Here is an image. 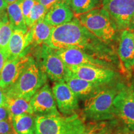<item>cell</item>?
<instances>
[{
  "instance_id": "6da1fadb",
  "label": "cell",
  "mask_w": 134,
  "mask_h": 134,
  "mask_svg": "<svg viewBox=\"0 0 134 134\" xmlns=\"http://www.w3.org/2000/svg\"><path fill=\"white\" fill-rule=\"evenodd\" d=\"M46 44L55 50L78 48L109 63L114 57L109 44L96 37L76 18L65 24L53 27Z\"/></svg>"
},
{
  "instance_id": "7a4b0ae2",
  "label": "cell",
  "mask_w": 134,
  "mask_h": 134,
  "mask_svg": "<svg viewBox=\"0 0 134 134\" xmlns=\"http://www.w3.org/2000/svg\"><path fill=\"white\" fill-rule=\"evenodd\" d=\"M123 84L105 85L98 92L85 100L82 117L84 120L101 121L115 118L113 100Z\"/></svg>"
},
{
  "instance_id": "3957f363",
  "label": "cell",
  "mask_w": 134,
  "mask_h": 134,
  "mask_svg": "<svg viewBox=\"0 0 134 134\" xmlns=\"http://www.w3.org/2000/svg\"><path fill=\"white\" fill-rule=\"evenodd\" d=\"M47 78L33 57L31 56L18 80L3 91L6 96L20 97L31 100L33 95L47 83Z\"/></svg>"
},
{
  "instance_id": "277c9868",
  "label": "cell",
  "mask_w": 134,
  "mask_h": 134,
  "mask_svg": "<svg viewBox=\"0 0 134 134\" xmlns=\"http://www.w3.org/2000/svg\"><path fill=\"white\" fill-rule=\"evenodd\" d=\"M35 134H81L85 129V120L80 114L36 115Z\"/></svg>"
},
{
  "instance_id": "5b68a950",
  "label": "cell",
  "mask_w": 134,
  "mask_h": 134,
  "mask_svg": "<svg viewBox=\"0 0 134 134\" xmlns=\"http://www.w3.org/2000/svg\"><path fill=\"white\" fill-rule=\"evenodd\" d=\"M76 18L88 31L104 42L109 44L114 39L117 27L103 8L77 15Z\"/></svg>"
},
{
  "instance_id": "8992f818",
  "label": "cell",
  "mask_w": 134,
  "mask_h": 134,
  "mask_svg": "<svg viewBox=\"0 0 134 134\" xmlns=\"http://www.w3.org/2000/svg\"><path fill=\"white\" fill-rule=\"evenodd\" d=\"M114 113L127 134H134V86L123 84L113 100Z\"/></svg>"
},
{
  "instance_id": "52a82bcc",
  "label": "cell",
  "mask_w": 134,
  "mask_h": 134,
  "mask_svg": "<svg viewBox=\"0 0 134 134\" xmlns=\"http://www.w3.org/2000/svg\"><path fill=\"white\" fill-rule=\"evenodd\" d=\"M35 54L36 58H34L47 78L53 82L65 80L68 69L58 56L56 50L42 44L38 46Z\"/></svg>"
},
{
  "instance_id": "ba28073f",
  "label": "cell",
  "mask_w": 134,
  "mask_h": 134,
  "mask_svg": "<svg viewBox=\"0 0 134 134\" xmlns=\"http://www.w3.org/2000/svg\"><path fill=\"white\" fill-rule=\"evenodd\" d=\"M105 9L117 27V30H125L134 14V0H102Z\"/></svg>"
},
{
  "instance_id": "9c48e42d",
  "label": "cell",
  "mask_w": 134,
  "mask_h": 134,
  "mask_svg": "<svg viewBox=\"0 0 134 134\" xmlns=\"http://www.w3.org/2000/svg\"><path fill=\"white\" fill-rule=\"evenodd\" d=\"M52 90L57 109L62 115L69 116L78 114L80 109L79 99L64 80L53 82Z\"/></svg>"
},
{
  "instance_id": "30bf717a",
  "label": "cell",
  "mask_w": 134,
  "mask_h": 134,
  "mask_svg": "<svg viewBox=\"0 0 134 134\" xmlns=\"http://www.w3.org/2000/svg\"><path fill=\"white\" fill-rule=\"evenodd\" d=\"M70 73L78 78L92 83L107 85L116 76L117 73L111 68L95 66H67Z\"/></svg>"
},
{
  "instance_id": "8fae6325",
  "label": "cell",
  "mask_w": 134,
  "mask_h": 134,
  "mask_svg": "<svg viewBox=\"0 0 134 134\" xmlns=\"http://www.w3.org/2000/svg\"><path fill=\"white\" fill-rule=\"evenodd\" d=\"M56 52L66 66L88 65L110 68L109 62L95 57L78 48L56 50Z\"/></svg>"
},
{
  "instance_id": "7c38bea8",
  "label": "cell",
  "mask_w": 134,
  "mask_h": 134,
  "mask_svg": "<svg viewBox=\"0 0 134 134\" xmlns=\"http://www.w3.org/2000/svg\"><path fill=\"white\" fill-rule=\"evenodd\" d=\"M30 103L35 115H59L51 87L46 83L32 97Z\"/></svg>"
},
{
  "instance_id": "4fadbf2b",
  "label": "cell",
  "mask_w": 134,
  "mask_h": 134,
  "mask_svg": "<svg viewBox=\"0 0 134 134\" xmlns=\"http://www.w3.org/2000/svg\"><path fill=\"white\" fill-rule=\"evenodd\" d=\"M30 58L31 55L26 54L6 61L0 73V88L3 91L18 80Z\"/></svg>"
},
{
  "instance_id": "5bb4252c",
  "label": "cell",
  "mask_w": 134,
  "mask_h": 134,
  "mask_svg": "<svg viewBox=\"0 0 134 134\" xmlns=\"http://www.w3.org/2000/svg\"><path fill=\"white\" fill-rule=\"evenodd\" d=\"M117 54L125 71L130 73L134 70V41L133 32L123 30L117 48Z\"/></svg>"
},
{
  "instance_id": "9a60e30c",
  "label": "cell",
  "mask_w": 134,
  "mask_h": 134,
  "mask_svg": "<svg viewBox=\"0 0 134 134\" xmlns=\"http://www.w3.org/2000/svg\"><path fill=\"white\" fill-rule=\"evenodd\" d=\"M64 81L78 99L83 100L96 94L105 85L92 83L78 78L72 75L69 70Z\"/></svg>"
},
{
  "instance_id": "2e32d148",
  "label": "cell",
  "mask_w": 134,
  "mask_h": 134,
  "mask_svg": "<svg viewBox=\"0 0 134 134\" xmlns=\"http://www.w3.org/2000/svg\"><path fill=\"white\" fill-rule=\"evenodd\" d=\"M31 46L29 31L14 29L8 42L7 50L8 60H12L24 55L26 50Z\"/></svg>"
},
{
  "instance_id": "e0dca14e",
  "label": "cell",
  "mask_w": 134,
  "mask_h": 134,
  "mask_svg": "<svg viewBox=\"0 0 134 134\" xmlns=\"http://www.w3.org/2000/svg\"><path fill=\"white\" fill-rule=\"evenodd\" d=\"M81 134H127L117 119L101 121H90Z\"/></svg>"
},
{
  "instance_id": "ac0fdd59",
  "label": "cell",
  "mask_w": 134,
  "mask_h": 134,
  "mask_svg": "<svg viewBox=\"0 0 134 134\" xmlns=\"http://www.w3.org/2000/svg\"><path fill=\"white\" fill-rule=\"evenodd\" d=\"M74 18V13L71 11L68 3L62 1L55 4L48 10L44 21L53 27L62 25L71 21Z\"/></svg>"
},
{
  "instance_id": "d6986e66",
  "label": "cell",
  "mask_w": 134,
  "mask_h": 134,
  "mask_svg": "<svg viewBox=\"0 0 134 134\" xmlns=\"http://www.w3.org/2000/svg\"><path fill=\"white\" fill-rule=\"evenodd\" d=\"M11 123L17 134H35L36 116L33 114H22L11 117Z\"/></svg>"
},
{
  "instance_id": "ffe728a7",
  "label": "cell",
  "mask_w": 134,
  "mask_h": 134,
  "mask_svg": "<svg viewBox=\"0 0 134 134\" xmlns=\"http://www.w3.org/2000/svg\"><path fill=\"white\" fill-rule=\"evenodd\" d=\"M53 29V27L47 23L44 19L38 21L31 29H28L30 35L31 46L34 45L36 46L46 44L49 39Z\"/></svg>"
},
{
  "instance_id": "44dd1931",
  "label": "cell",
  "mask_w": 134,
  "mask_h": 134,
  "mask_svg": "<svg viewBox=\"0 0 134 134\" xmlns=\"http://www.w3.org/2000/svg\"><path fill=\"white\" fill-rule=\"evenodd\" d=\"M4 107L9 112L11 118L13 115L22 114H33L30 100L20 97L5 95Z\"/></svg>"
},
{
  "instance_id": "7402d4cb",
  "label": "cell",
  "mask_w": 134,
  "mask_h": 134,
  "mask_svg": "<svg viewBox=\"0 0 134 134\" xmlns=\"http://www.w3.org/2000/svg\"><path fill=\"white\" fill-rule=\"evenodd\" d=\"M23 0H18L16 2L8 4L6 8L8 19L14 29H21L27 31L24 16L21 9V3Z\"/></svg>"
},
{
  "instance_id": "603a6c76",
  "label": "cell",
  "mask_w": 134,
  "mask_h": 134,
  "mask_svg": "<svg viewBox=\"0 0 134 134\" xmlns=\"http://www.w3.org/2000/svg\"><path fill=\"white\" fill-rule=\"evenodd\" d=\"M98 0H68L71 11L74 14L80 15L88 13L99 6Z\"/></svg>"
},
{
  "instance_id": "cb8c5ba5",
  "label": "cell",
  "mask_w": 134,
  "mask_h": 134,
  "mask_svg": "<svg viewBox=\"0 0 134 134\" xmlns=\"http://www.w3.org/2000/svg\"><path fill=\"white\" fill-rule=\"evenodd\" d=\"M13 30L14 29L8 19L3 21L0 25V48L6 52Z\"/></svg>"
},
{
  "instance_id": "d4e9b609",
  "label": "cell",
  "mask_w": 134,
  "mask_h": 134,
  "mask_svg": "<svg viewBox=\"0 0 134 134\" xmlns=\"http://www.w3.org/2000/svg\"><path fill=\"white\" fill-rule=\"evenodd\" d=\"M48 10L43 5L36 1L31 11L29 17V24L28 29H31L35 24L41 20L44 19L45 16Z\"/></svg>"
},
{
  "instance_id": "484cf974",
  "label": "cell",
  "mask_w": 134,
  "mask_h": 134,
  "mask_svg": "<svg viewBox=\"0 0 134 134\" xmlns=\"http://www.w3.org/2000/svg\"><path fill=\"white\" fill-rule=\"evenodd\" d=\"M35 3H36L35 0H23L22 1L21 9L27 28L29 27V24L30 14H31L32 8Z\"/></svg>"
},
{
  "instance_id": "4316f807",
  "label": "cell",
  "mask_w": 134,
  "mask_h": 134,
  "mask_svg": "<svg viewBox=\"0 0 134 134\" xmlns=\"http://www.w3.org/2000/svg\"><path fill=\"white\" fill-rule=\"evenodd\" d=\"M15 132L11 119L0 121V134H7Z\"/></svg>"
},
{
  "instance_id": "83f0119b",
  "label": "cell",
  "mask_w": 134,
  "mask_h": 134,
  "mask_svg": "<svg viewBox=\"0 0 134 134\" xmlns=\"http://www.w3.org/2000/svg\"><path fill=\"white\" fill-rule=\"evenodd\" d=\"M35 1L43 5L48 10H49L55 4H57L60 2L67 1L68 3V0H35Z\"/></svg>"
},
{
  "instance_id": "f1b7e54d",
  "label": "cell",
  "mask_w": 134,
  "mask_h": 134,
  "mask_svg": "<svg viewBox=\"0 0 134 134\" xmlns=\"http://www.w3.org/2000/svg\"><path fill=\"white\" fill-rule=\"evenodd\" d=\"M8 60L7 52L2 48H0V73L2 70L3 66Z\"/></svg>"
},
{
  "instance_id": "f546056e",
  "label": "cell",
  "mask_w": 134,
  "mask_h": 134,
  "mask_svg": "<svg viewBox=\"0 0 134 134\" xmlns=\"http://www.w3.org/2000/svg\"><path fill=\"white\" fill-rule=\"evenodd\" d=\"M9 119L11 118L7 109L5 107H0V121Z\"/></svg>"
},
{
  "instance_id": "4dcf8cb0",
  "label": "cell",
  "mask_w": 134,
  "mask_h": 134,
  "mask_svg": "<svg viewBox=\"0 0 134 134\" xmlns=\"http://www.w3.org/2000/svg\"><path fill=\"white\" fill-rule=\"evenodd\" d=\"M5 94L3 90L0 88V107H4Z\"/></svg>"
},
{
  "instance_id": "1f68e13d",
  "label": "cell",
  "mask_w": 134,
  "mask_h": 134,
  "mask_svg": "<svg viewBox=\"0 0 134 134\" xmlns=\"http://www.w3.org/2000/svg\"><path fill=\"white\" fill-rule=\"evenodd\" d=\"M7 19H8V17L7 13H6V9L0 11V25L2 23L3 21Z\"/></svg>"
},
{
  "instance_id": "d6a6232c",
  "label": "cell",
  "mask_w": 134,
  "mask_h": 134,
  "mask_svg": "<svg viewBox=\"0 0 134 134\" xmlns=\"http://www.w3.org/2000/svg\"><path fill=\"white\" fill-rule=\"evenodd\" d=\"M127 29L130 30V31H131L132 32H133V33H134V14L133 16H132L131 20H130L128 28H127Z\"/></svg>"
},
{
  "instance_id": "836d02e7",
  "label": "cell",
  "mask_w": 134,
  "mask_h": 134,
  "mask_svg": "<svg viewBox=\"0 0 134 134\" xmlns=\"http://www.w3.org/2000/svg\"><path fill=\"white\" fill-rule=\"evenodd\" d=\"M7 6L8 4L6 3L4 0H0V11L6 10Z\"/></svg>"
},
{
  "instance_id": "e575fe53",
  "label": "cell",
  "mask_w": 134,
  "mask_h": 134,
  "mask_svg": "<svg viewBox=\"0 0 134 134\" xmlns=\"http://www.w3.org/2000/svg\"><path fill=\"white\" fill-rule=\"evenodd\" d=\"M4 1H6V3H7L8 4H11V3H13L16 2V1H18V0H4Z\"/></svg>"
},
{
  "instance_id": "d590c367",
  "label": "cell",
  "mask_w": 134,
  "mask_h": 134,
  "mask_svg": "<svg viewBox=\"0 0 134 134\" xmlns=\"http://www.w3.org/2000/svg\"><path fill=\"white\" fill-rule=\"evenodd\" d=\"M7 134H17L16 132H13V133H7Z\"/></svg>"
},
{
  "instance_id": "8d00e7d4",
  "label": "cell",
  "mask_w": 134,
  "mask_h": 134,
  "mask_svg": "<svg viewBox=\"0 0 134 134\" xmlns=\"http://www.w3.org/2000/svg\"><path fill=\"white\" fill-rule=\"evenodd\" d=\"M133 41H134V33H133Z\"/></svg>"
},
{
  "instance_id": "74e56055",
  "label": "cell",
  "mask_w": 134,
  "mask_h": 134,
  "mask_svg": "<svg viewBox=\"0 0 134 134\" xmlns=\"http://www.w3.org/2000/svg\"><path fill=\"white\" fill-rule=\"evenodd\" d=\"M98 1H102V0H98Z\"/></svg>"
}]
</instances>
